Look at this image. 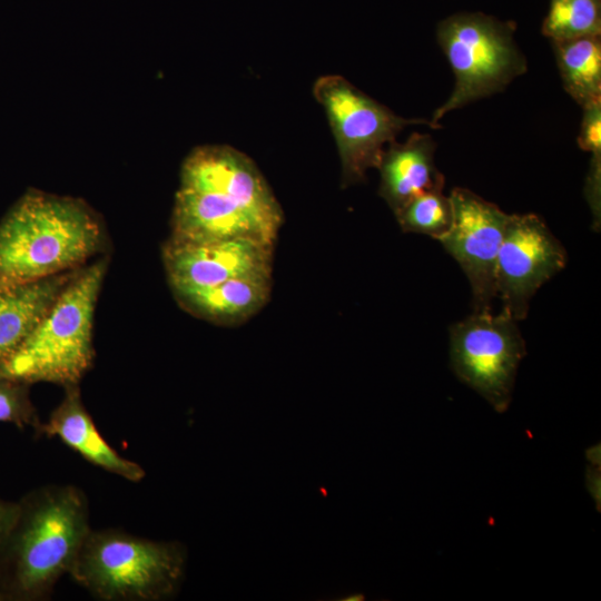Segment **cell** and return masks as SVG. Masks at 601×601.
<instances>
[{"mask_svg":"<svg viewBox=\"0 0 601 601\" xmlns=\"http://www.w3.org/2000/svg\"><path fill=\"white\" fill-rule=\"evenodd\" d=\"M272 274L231 278L199 289L174 292L179 305L208 322L231 326L256 315L268 302Z\"/></svg>","mask_w":601,"mask_h":601,"instance_id":"14","label":"cell"},{"mask_svg":"<svg viewBox=\"0 0 601 601\" xmlns=\"http://www.w3.org/2000/svg\"><path fill=\"white\" fill-rule=\"evenodd\" d=\"M515 23L483 12H460L442 20L436 40L454 75L450 97L430 119L503 91L526 72V58L514 40Z\"/></svg>","mask_w":601,"mask_h":601,"instance_id":"6","label":"cell"},{"mask_svg":"<svg viewBox=\"0 0 601 601\" xmlns=\"http://www.w3.org/2000/svg\"><path fill=\"white\" fill-rule=\"evenodd\" d=\"M601 152L591 154L584 194L593 217L594 230L600 229L601 220Z\"/></svg>","mask_w":601,"mask_h":601,"instance_id":"21","label":"cell"},{"mask_svg":"<svg viewBox=\"0 0 601 601\" xmlns=\"http://www.w3.org/2000/svg\"><path fill=\"white\" fill-rule=\"evenodd\" d=\"M313 95L324 107L336 141L343 187L364 181L367 170L377 168L385 146L405 127L442 128L431 120L396 115L338 75L319 77Z\"/></svg>","mask_w":601,"mask_h":601,"instance_id":"7","label":"cell"},{"mask_svg":"<svg viewBox=\"0 0 601 601\" xmlns=\"http://www.w3.org/2000/svg\"><path fill=\"white\" fill-rule=\"evenodd\" d=\"M186 546L119 529H91L69 571L71 579L101 601H164L185 579Z\"/></svg>","mask_w":601,"mask_h":601,"instance_id":"5","label":"cell"},{"mask_svg":"<svg viewBox=\"0 0 601 601\" xmlns=\"http://www.w3.org/2000/svg\"><path fill=\"white\" fill-rule=\"evenodd\" d=\"M551 42L568 95L581 107L601 100L600 36Z\"/></svg>","mask_w":601,"mask_h":601,"instance_id":"16","label":"cell"},{"mask_svg":"<svg viewBox=\"0 0 601 601\" xmlns=\"http://www.w3.org/2000/svg\"><path fill=\"white\" fill-rule=\"evenodd\" d=\"M107 259L78 269L23 342L0 364V377L78 385L91 368L92 324Z\"/></svg>","mask_w":601,"mask_h":601,"instance_id":"4","label":"cell"},{"mask_svg":"<svg viewBox=\"0 0 601 601\" xmlns=\"http://www.w3.org/2000/svg\"><path fill=\"white\" fill-rule=\"evenodd\" d=\"M404 233L427 235L439 240L452 225L451 199L442 189L423 193L394 214Z\"/></svg>","mask_w":601,"mask_h":601,"instance_id":"18","label":"cell"},{"mask_svg":"<svg viewBox=\"0 0 601 601\" xmlns=\"http://www.w3.org/2000/svg\"><path fill=\"white\" fill-rule=\"evenodd\" d=\"M583 109L579 147L590 154L601 152V100L589 104Z\"/></svg>","mask_w":601,"mask_h":601,"instance_id":"20","label":"cell"},{"mask_svg":"<svg viewBox=\"0 0 601 601\" xmlns=\"http://www.w3.org/2000/svg\"><path fill=\"white\" fill-rule=\"evenodd\" d=\"M18 512V502L0 499V544L12 526Z\"/></svg>","mask_w":601,"mask_h":601,"instance_id":"22","label":"cell"},{"mask_svg":"<svg viewBox=\"0 0 601 601\" xmlns=\"http://www.w3.org/2000/svg\"><path fill=\"white\" fill-rule=\"evenodd\" d=\"M17 502L0 544V601L47 600L91 530L89 502L72 484H47Z\"/></svg>","mask_w":601,"mask_h":601,"instance_id":"2","label":"cell"},{"mask_svg":"<svg viewBox=\"0 0 601 601\" xmlns=\"http://www.w3.org/2000/svg\"><path fill=\"white\" fill-rule=\"evenodd\" d=\"M526 344L505 312H473L450 327V366L497 413L509 410Z\"/></svg>","mask_w":601,"mask_h":601,"instance_id":"8","label":"cell"},{"mask_svg":"<svg viewBox=\"0 0 601 601\" xmlns=\"http://www.w3.org/2000/svg\"><path fill=\"white\" fill-rule=\"evenodd\" d=\"M449 197L452 225L439 242L470 283L473 312H491L497 255L510 214L466 188L456 187Z\"/></svg>","mask_w":601,"mask_h":601,"instance_id":"10","label":"cell"},{"mask_svg":"<svg viewBox=\"0 0 601 601\" xmlns=\"http://www.w3.org/2000/svg\"><path fill=\"white\" fill-rule=\"evenodd\" d=\"M78 269L0 288V364L29 335Z\"/></svg>","mask_w":601,"mask_h":601,"instance_id":"15","label":"cell"},{"mask_svg":"<svg viewBox=\"0 0 601 601\" xmlns=\"http://www.w3.org/2000/svg\"><path fill=\"white\" fill-rule=\"evenodd\" d=\"M104 243L102 223L83 200L30 189L0 221V288L78 269Z\"/></svg>","mask_w":601,"mask_h":601,"instance_id":"3","label":"cell"},{"mask_svg":"<svg viewBox=\"0 0 601 601\" xmlns=\"http://www.w3.org/2000/svg\"><path fill=\"white\" fill-rule=\"evenodd\" d=\"M588 490L591 492L593 499L598 500L600 508V465L590 466L587 471Z\"/></svg>","mask_w":601,"mask_h":601,"instance_id":"23","label":"cell"},{"mask_svg":"<svg viewBox=\"0 0 601 601\" xmlns=\"http://www.w3.org/2000/svg\"><path fill=\"white\" fill-rule=\"evenodd\" d=\"M65 390L62 401L48 421L42 422L38 435L56 436L89 463L129 482H140L146 471L120 455L99 433L81 400L79 386Z\"/></svg>","mask_w":601,"mask_h":601,"instance_id":"12","label":"cell"},{"mask_svg":"<svg viewBox=\"0 0 601 601\" xmlns=\"http://www.w3.org/2000/svg\"><path fill=\"white\" fill-rule=\"evenodd\" d=\"M587 459L593 465H600V446H593L587 451Z\"/></svg>","mask_w":601,"mask_h":601,"instance_id":"24","label":"cell"},{"mask_svg":"<svg viewBox=\"0 0 601 601\" xmlns=\"http://www.w3.org/2000/svg\"><path fill=\"white\" fill-rule=\"evenodd\" d=\"M274 243L237 238L204 243L168 239L162 259L173 292L217 285L255 274L273 273Z\"/></svg>","mask_w":601,"mask_h":601,"instance_id":"11","label":"cell"},{"mask_svg":"<svg viewBox=\"0 0 601 601\" xmlns=\"http://www.w3.org/2000/svg\"><path fill=\"white\" fill-rule=\"evenodd\" d=\"M30 385L0 377V422L19 428L32 427L38 434L42 422L30 398Z\"/></svg>","mask_w":601,"mask_h":601,"instance_id":"19","label":"cell"},{"mask_svg":"<svg viewBox=\"0 0 601 601\" xmlns=\"http://www.w3.org/2000/svg\"><path fill=\"white\" fill-rule=\"evenodd\" d=\"M435 149L432 136L421 132L401 144L394 140L384 149L377 166L378 194L394 214L423 193L443 190L445 177L435 165Z\"/></svg>","mask_w":601,"mask_h":601,"instance_id":"13","label":"cell"},{"mask_svg":"<svg viewBox=\"0 0 601 601\" xmlns=\"http://www.w3.org/2000/svg\"><path fill=\"white\" fill-rule=\"evenodd\" d=\"M566 262L565 248L540 216L509 215L495 270L502 311L518 322L526 318L532 297Z\"/></svg>","mask_w":601,"mask_h":601,"instance_id":"9","label":"cell"},{"mask_svg":"<svg viewBox=\"0 0 601 601\" xmlns=\"http://www.w3.org/2000/svg\"><path fill=\"white\" fill-rule=\"evenodd\" d=\"M542 33L551 41L601 35V0H550Z\"/></svg>","mask_w":601,"mask_h":601,"instance_id":"17","label":"cell"},{"mask_svg":"<svg viewBox=\"0 0 601 601\" xmlns=\"http://www.w3.org/2000/svg\"><path fill=\"white\" fill-rule=\"evenodd\" d=\"M282 224V208L248 156L230 146L206 145L185 158L169 239L256 238L275 243Z\"/></svg>","mask_w":601,"mask_h":601,"instance_id":"1","label":"cell"}]
</instances>
